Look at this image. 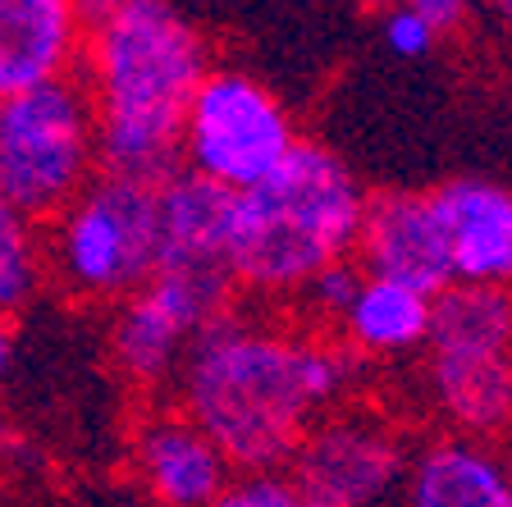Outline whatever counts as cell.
I'll list each match as a JSON object with an SVG mask.
<instances>
[{"label": "cell", "mask_w": 512, "mask_h": 507, "mask_svg": "<svg viewBox=\"0 0 512 507\" xmlns=\"http://www.w3.org/2000/svg\"><path fill=\"white\" fill-rule=\"evenodd\" d=\"M362 380L366 361L339 338L224 311L188 348L174 393L234 471H288L311 425L348 407Z\"/></svg>", "instance_id": "1"}, {"label": "cell", "mask_w": 512, "mask_h": 507, "mask_svg": "<svg viewBox=\"0 0 512 507\" xmlns=\"http://www.w3.org/2000/svg\"><path fill=\"white\" fill-rule=\"evenodd\" d=\"M211 74V46L170 0H128L87 28L78 78L96 110L101 174L133 183L183 169V115Z\"/></svg>", "instance_id": "2"}, {"label": "cell", "mask_w": 512, "mask_h": 507, "mask_svg": "<svg viewBox=\"0 0 512 507\" xmlns=\"http://www.w3.org/2000/svg\"><path fill=\"white\" fill-rule=\"evenodd\" d=\"M366 201L371 192L339 151L302 138L279 169L234 192L224 252L234 288L261 302H293L320 270L357 261Z\"/></svg>", "instance_id": "3"}, {"label": "cell", "mask_w": 512, "mask_h": 507, "mask_svg": "<svg viewBox=\"0 0 512 507\" xmlns=\"http://www.w3.org/2000/svg\"><path fill=\"white\" fill-rule=\"evenodd\" d=\"M421 393L448 434L512 439V288L448 284L435 297Z\"/></svg>", "instance_id": "4"}, {"label": "cell", "mask_w": 512, "mask_h": 507, "mask_svg": "<svg viewBox=\"0 0 512 507\" xmlns=\"http://www.w3.org/2000/svg\"><path fill=\"white\" fill-rule=\"evenodd\" d=\"M101 174L96 110L83 78L0 96V197L37 229Z\"/></svg>", "instance_id": "5"}, {"label": "cell", "mask_w": 512, "mask_h": 507, "mask_svg": "<svg viewBox=\"0 0 512 507\" xmlns=\"http://www.w3.org/2000/svg\"><path fill=\"white\" fill-rule=\"evenodd\" d=\"M46 275L78 302H124L156 275V188L96 174L42 229Z\"/></svg>", "instance_id": "6"}, {"label": "cell", "mask_w": 512, "mask_h": 507, "mask_svg": "<svg viewBox=\"0 0 512 507\" xmlns=\"http://www.w3.org/2000/svg\"><path fill=\"white\" fill-rule=\"evenodd\" d=\"M298 124L288 106L261 78L211 64L183 115V169L220 183L224 192H247L298 147Z\"/></svg>", "instance_id": "7"}, {"label": "cell", "mask_w": 512, "mask_h": 507, "mask_svg": "<svg viewBox=\"0 0 512 507\" xmlns=\"http://www.w3.org/2000/svg\"><path fill=\"white\" fill-rule=\"evenodd\" d=\"M234 279L224 270H156L115 311L110 357L133 389H165L179 380L183 357L229 311Z\"/></svg>", "instance_id": "8"}, {"label": "cell", "mask_w": 512, "mask_h": 507, "mask_svg": "<svg viewBox=\"0 0 512 507\" xmlns=\"http://www.w3.org/2000/svg\"><path fill=\"white\" fill-rule=\"evenodd\" d=\"M407 457L412 448L389 416L348 402L311 425L288 476L316 507H384L403 494Z\"/></svg>", "instance_id": "9"}, {"label": "cell", "mask_w": 512, "mask_h": 507, "mask_svg": "<svg viewBox=\"0 0 512 507\" xmlns=\"http://www.w3.org/2000/svg\"><path fill=\"white\" fill-rule=\"evenodd\" d=\"M357 265L366 275L398 279V284H412L430 297L444 293L453 284V265H448L435 197L407 188L375 192L366 201L362 233H357Z\"/></svg>", "instance_id": "10"}, {"label": "cell", "mask_w": 512, "mask_h": 507, "mask_svg": "<svg viewBox=\"0 0 512 507\" xmlns=\"http://www.w3.org/2000/svg\"><path fill=\"white\" fill-rule=\"evenodd\" d=\"M133 471L156 507H211L234 480L229 457L179 407L151 412L133 425Z\"/></svg>", "instance_id": "11"}, {"label": "cell", "mask_w": 512, "mask_h": 507, "mask_svg": "<svg viewBox=\"0 0 512 507\" xmlns=\"http://www.w3.org/2000/svg\"><path fill=\"white\" fill-rule=\"evenodd\" d=\"M430 197L444 224L453 284L512 288V188L462 174L439 183Z\"/></svg>", "instance_id": "12"}, {"label": "cell", "mask_w": 512, "mask_h": 507, "mask_svg": "<svg viewBox=\"0 0 512 507\" xmlns=\"http://www.w3.org/2000/svg\"><path fill=\"white\" fill-rule=\"evenodd\" d=\"M83 42L74 0H0V96L78 74Z\"/></svg>", "instance_id": "13"}, {"label": "cell", "mask_w": 512, "mask_h": 507, "mask_svg": "<svg viewBox=\"0 0 512 507\" xmlns=\"http://www.w3.org/2000/svg\"><path fill=\"white\" fill-rule=\"evenodd\" d=\"M403 507H512L503 448L448 430L416 444L403 476Z\"/></svg>", "instance_id": "14"}, {"label": "cell", "mask_w": 512, "mask_h": 507, "mask_svg": "<svg viewBox=\"0 0 512 507\" xmlns=\"http://www.w3.org/2000/svg\"><path fill=\"white\" fill-rule=\"evenodd\" d=\"M229 215L234 192L220 183L174 169L156 183V270H224L229 252ZM229 275V270H224Z\"/></svg>", "instance_id": "15"}, {"label": "cell", "mask_w": 512, "mask_h": 507, "mask_svg": "<svg viewBox=\"0 0 512 507\" xmlns=\"http://www.w3.org/2000/svg\"><path fill=\"white\" fill-rule=\"evenodd\" d=\"M430 320H435V297L430 293L398 284V279L362 275V284H357L348 311L334 329H339V343H348L362 361H394L426 348Z\"/></svg>", "instance_id": "16"}, {"label": "cell", "mask_w": 512, "mask_h": 507, "mask_svg": "<svg viewBox=\"0 0 512 507\" xmlns=\"http://www.w3.org/2000/svg\"><path fill=\"white\" fill-rule=\"evenodd\" d=\"M46 279L42 229L0 197V316L10 320L37 297Z\"/></svg>", "instance_id": "17"}, {"label": "cell", "mask_w": 512, "mask_h": 507, "mask_svg": "<svg viewBox=\"0 0 512 507\" xmlns=\"http://www.w3.org/2000/svg\"><path fill=\"white\" fill-rule=\"evenodd\" d=\"M362 265L357 261H339L330 265V270H320L316 279H307L302 284V293L293 297V307H298L302 320H311L316 329H334L343 320V311H348L352 293H357V284H362Z\"/></svg>", "instance_id": "18"}, {"label": "cell", "mask_w": 512, "mask_h": 507, "mask_svg": "<svg viewBox=\"0 0 512 507\" xmlns=\"http://www.w3.org/2000/svg\"><path fill=\"white\" fill-rule=\"evenodd\" d=\"M211 507H311L288 471H243L220 489Z\"/></svg>", "instance_id": "19"}, {"label": "cell", "mask_w": 512, "mask_h": 507, "mask_svg": "<svg viewBox=\"0 0 512 507\" xmlns=\"http://www.w3.org/2000/svg\"><path fill=\"white\" fill-rule=\"evenodd\" d=\"M384 46L398 60H421V55H430L439 46V37L426 28V19L412 5H398V10H384Z\"/></svg>", "instance_id": "20"}, {"label": "cell", "mask_w": 512, "mask_h": 507, "mask_svg": "<svg viewBox=\"0 0 512 507\" xmlns=\"http://www.w3.org/2000/svg\"><path fill=\"white\" fill-rule=\"evenodd\" d=\"M407 5L426 19V28L435 32L439 42L453 37V32H462V23H467V14H471V0H407Z\"/></svg>", "instance_id": "21"}, {"label": "cell", "mask_w": 512, "mask_h": 507, "mask_svg": "<svg viewBox=\"0 0 512 507\" xmlns=\"http://www.w3.org/2000/svg\"><path fill=\"white\" fill-rule=\"evenodd\" d=\"M119 5H128V0H74V10L83 14V23L92 28V23H101L106 14H115Z\"/></svg>", "instance_id": "22"}, {"label": "cell", "mask_w": 512, "mask_h": 507, "mask_svg": "<svg viewBox=\"0 0 512 507\" xmlns=\"http://www.w3.org/2000/svg\"><path fill=\"white\" fill-rule=\"evenodd\" d=\"M10 366H14V329L5 325V316H0V380L10 375Z\"/></svg>", "instance_id": "23"}, {"label": "cell", "mask_w": 512, "mask_h": 507, "mask_svg": "<svg viewBox=\"0 0 512 507\" xmlns=\"http://www.w3.org/2000/svg\"><path fill=\"white\" fill-rule=\"evenodd\" d=\"M366 10H398V5H407V0H362Z\"/></svg>", "instance_id": "24"}, {"label": "cell", "mask_w": 512, "mask_h": 507, "mask_svg": "<svg viewBox=\"0 0 512 507\" xmlns=\"http://www.w3.org/2000/svg\"><path fill=\"white\" fill-rule=\"evenodd\" d=\"M499 14H503V23H508V32H512V0H503Z\"/></svg>", "instance_id": "25"}, {"label": "cell", "mask_w": 512, "mask_h": 507, "mask_svg": "<svg viewBox=\"0 0 512 507\" xmlns=\"http://www.w3.org/2000/svg\"><path fill=\"white\" fill-rule=\"evenodd\" d=\"M471 5H503V0H471Z\"/></svg>", "instance_id": "26"}, {"label": "cell", "mask_w": 512, "mask_h": 507, "mask_svg": "<svg viewBox=\"0 0 512 507\" xmlns=\"http://www.w3.org/2000/svg\"><path fill=\"white\" fill-rule=\"evenodd\" d=\"M0 507H10V503H5V498H0Z\"/></svg>", "instance_id": "27"}, {"label": "cell", "mask_w": 512, "mask_h": 507, "mask_svg": "<svg viewBox=\"0 0 512 507\" xmlns=\"http://www.w3.org/2000/svg\"><path fill=\"white\" fill-rule=\"evenodd\" d=\"M311 507H316V503H311Z\"/></svg>", "instance_id": "28"}]
</instances>
